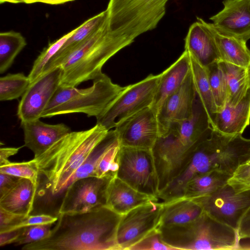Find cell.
I'll return each instance as SVG.
<instances>
[{
    "instance_id": "obj_1",
    "label": "cell",
    "mask_w": 250,
    "mask_h": 250,
    "mask_svg": "<svg viewBox=\"0 0 250 250\" xmlns=\"http://www.w3.org/2000/svg\"><path fill=\"white\" fill-rule=\"evenodd\" d=\"M46 238L22 250H120L117 239L122 215L106 206L89 211L58 214Z\"/></svg>"
},
{
    "instance_id": "obj_2",
    "label": "cell",
    "mask_w": 250,
    "mask_h": 250,
    "mask_svg": "<svg viewBox=\"0 0 250 250\" xmlns=\"http://www.w3.org/2000/svg\"><path fill=\"white\" fill-rule=\"evenodd\" d=\"M211 129L208 116L197 95L191 116L173 124L165 135L158 137L152 149L159 191L180 173Z\"/></svg>"
},
{
    "instance_id": "obj_3",
    "label": "cell",
    "mask_w": 250,
    "mask_h": 250,
    "mask_svg": "<svg viewBox=\"0 0 250 250\" xmlns=\"http://www.w3.org/2000/svg\"><path fill=\"white\" fill-rule=\"evenodd\" d=\"M108 131L98 124L86 130L71 131L31 160L39 175L47 180L52 195L63 193L70 177Z\"/></svg>"
},
{
    "instance_id": "obj_4",
    "label": "cell",
    "mask_w": 250,
    "mask_h": 250,
    "mask_svg": "<svg viewBox=\"0 0 250 250\" xmlns=\"http://www.w3.org/2000/svg\"><path fill=\"white\" fill-rule=\"evenodd\" d=\"M134 41L110 31L108 19L93 33L81 42L61 65L60 86L76 87L103 74L105 62Z\"/></svg>"
},
{
    "instance_id": "obj_5",
    "label": "cell",
    "mask_w": 250,
    "mask_h": 250,
    "mask_svg": "<svg viewBox=\"0 0 250 250\" xmlns=\"http://www.w3.org/2000/svg\"><path fill=\"white\" fill-rule=\"evenodd\" d=\"M163 241L176 250H240L238 231L204 212L183 225L158 228Z\"/></svg>"
},
{
    "instance_id": "obj_6",
    "label": "cell",
    "mask_w": 250,
    "mask_h": 250,
    "mask_svg": "<svg viewBox=\"0 0 250 250\" xmlns=\"http://www.w3.org/2000/svg\"><path fill=\"white\" fill-rule=\"evenodd\" d=\"M168 0H110L106 10L110 31L132 41L155 28Z\"/></svg>"
},
{
    "instance_id": "obj_7",
    "label": "cell",
    "mask_w": 250,
    "mask_h": 250,
    "mask_svg": "<svg viewBox=\"0 0 250 250\" xmlns=\"http://www.w3.org/2000/svg\"><path fill=\"white\" fill-rule=\"evenodd\" d=\"M114 83L106 75L103 73L93 80L92 85L80 89L68 101L43 112L42 118L74 113H82L88 117H100L125 89Z\"/></svg>"
},
{
    "instance_id": "obj_8",
    "label": "cell",
    "mask_w": 250,
    "mask_h": 250,
    "mask_svg": "<svg viewBox=\"0 0 250 250\" xmlns=\"http://www.w3.org/2000/svg\"><path fill=\"white\" fill-rule=\"evenodd\" d=\"M160 74L149 75L139 82L126 86L105 111L97 119V124L110 130L141 110L151 106Z\"/></svg>"
},
{
    "instance_id": "obj_9",
    "label": "cell",
    "mask_w": 250,
    "mask_h": 250,
    "mask_svg": "<svg viewBox=\"0 0 250 250\" xmlns=\"http://www.w3.org/2000/svg\"><path fill=\"white\" fill-rule=\"evenodd\" d=\"M116 176L137 190L158 198L159 180L152 150L121 146Z\"/></svg>"
},
{
    "instance_id": "obj_10",
    "label": "cell",
    "mask_w": 250,
    "mask_h": 250,
    "mask_svg": "<svg viewBox=\"0 0 250 250\" xmlns=\"http://www.w3.org/2000/svg\"><path fill=\"white\" fill-rule=\"evenodd\" d=\"M192 200L211 217L238 231L250 208V190L238 191L227 183L208 195Z\"/></svg>"
},
{
    "instance_id": "obj_11",
    "label": "cell",
    "mask_w": 250,
    "mask_h": 250,
    "mask_svg": "<svg viewBox=\"0 0 250 250\" xmlns=\"http://www.w3.org/2000/svg\"><path fill=\"white\" fill-rule=\"evenodd\" d=\"M113 178L91 176L75 181L63 192L58 214L85 212L106 206L108 188Z\"/></svg>"
},
{
    "instance_id": "obj_12",
    "label": "cell",
    "mask_w": 250,
    "mask_h": 250,
    "mask_svg": "<svg viewBox=\"0 0 250 250\" xmlns=\"http://www.w3.org/2000/svg\"><path fill=\"white\" fill-rule=\"evenodd\" d=\"M163 203L152 201L122 215L117 234L120 250L129 248L159 227Z\"/></svg>"
},
{
    "instance_id": "obj_13",
    "label": "cell",
    "mask_w": 250,
    "mask_h": 250,
    "mask_svg": "<svg viewBox=\"0 0 250 250\" xmlns=\"http://www.w3.org/2000/svg\"><path fill=\"white\" fill-rule=\"evenodd\" d=\"M61 66L42 74L31 82L19 103L17 116L21 122L42 118V115L60 84Z\"/></svg>"
},
{
    "instance_id": "obj_14",
    "label": "cell",
    "mask_w": 250,
    "mask_h": 250,
    "mask_svg": "<svg viewBox=\"0 0 250 250\" xmlns=\"http://www.w3.org/2000/svg\"><path fill=\"white\" fill-rule=\"evenodd\" d=\"M114 130L121 146L152 150L160 136L157 113L150 106L121 122Z\"/></svg>"
},
{
    "instance_id": "obj_15",
    "label": "cell",
    "mask_w": 250,
    "mask_h": 250,
    "mask_svg": "<svg viewBox=\"0 0 250 250\" xmlns=\"http://www.w3.org/2000/svg\"><path fill=\"white\" fill-rule=\"evenodd\" d=\"M196 95L190 70L182 84L166 99L157 112L160 136L165 135L174 123L191 116Z\"/></svg>"
},
{
    "instance_id": "obj_16",
    "label": "cell",
    "mask_w": 250,
    "mask_h": 250,
    "mask_svg": "<svg viewBox=\"0 0 250 250\" xmlns=\"http://www.w3.org/2000/svg\"><path fill=\"white\" fill-rule=\"evenodd\" d=\"M224 8L210 18L221 33L247 42L250 39V0H224Z\"/></svg>"
},
{
    "instance_id": "obj_17",
    "label": "cell",
    "mask_w": 250,
    "mask_h": 250,
    "mask_svg": "<svg viewBox=\"0 0 250 250\" xmlns=\"http://www.w3.org/2000/svg\"><path fill=\"white\" fill-rule=\"evenodd\" d=\"M185 48L189 55L204 67L220 62L219 51L208 22L197 17L185 39Z\"/></svg>"
},
{
    "instance_id": "obj_18",
    "label": "cell",
    "mask_w": 250,
    "mask_h": 250,
    "mask_svg": "<svg viewBox=\"0 0 250 250\" xmlns=\"http://www.w3.org/2000/svg\"><path fill=\"white\" fill-rule=\"evenodd\" d=\"M21 126L24 135V146L33 152L34 157L71 131L64 124H48L40 119L21 122Z\"/></svg>"
},
{
    "instance_id": "obj_19",
    "label": "cell",
    "mask_w": 250,
    "mask_h": 250,
    "mask_svg": "<svg viewBox=\"0 0 250 250\" xmlns=\"http://www.w3.org/2000/svg\"><path fill=\"white\" fill-rule=\"evenodd\" d=\"M250 124V88L236 105L226 104L215 116L211 127L227 135L242 134Z\"/></svg>"
},
{
    "instance_id": "obj_20",
    "label": "cell",
    "mask_w": 250,
    "mask_h": 250,
    "mask_svg": "<svg viewBox=\"0 0 250 250\" xmlns=\"http://www.w3.org/2000/svg\"><path fill=\"white\" fill-rule=\"evenodd\" d=\"M159 199L134 189L117 176L109 185L106 206L123 215L133 208Z\"/></svg>"
},
{
    "instance_id": "obj_21",
    "label": "cell",
    "mask_w": 250,
    "mask_h": 250,
    "mask_svg": "<svg viewBox=\"0 0 250 250\" xmlns=\"http://www.w3.org/2000/svg\"><path fill=\"white\" fill-rule=\"evenodd\" d=\"M191 70L188 52L185 50L180 57L160 74L151 107L157 114L164 101L182 84Z\"/></svg>"
},
{
    "instance_id": "obj_22",
    "label": "cell",
    "mask_w": 250,
    "mask_h": 250,
    "mask_svg": "<svg viewBox=\"0 0 250 250\" xmlns=\"http://www.w3.org/2000/svg\"><path fill=\"white\" fill-rule=\"evenodd\" d=\"M37 188L30 180L20 178L15 186L0 197V207L28 216L33 210Z\"/></svg>"
},
{
    "instance_id": "obj_23",
    "label": "cell",
    "mask_w": 250,
    "mask_h": 250,
    "mask_svg": "<svg viewBox=\"0 0 250 250\" xmlns=\"http://www.w3.org/2000/svg\"><path fill=\"white\" fill-rule=\"evenodd\" d=\"M107 19L108 12L106 9L89 18L77 27L75 33L47 64L42 74L61 66L74 49L96 31Z\"/></svg>"
},
{
    "instance_id": "obj_24",
    "label": "cell",
    "mask_w": 250,
    "mask_h": 250,
    "mask_svg": "<svg viewBox=\"0 0 250 250\" xmlns=\"http://www.w3.org/2000/svg\"><path fill=\"white\" fill-rule=\"evenodd\" d=\"M208 25L214 37L220 62L250 67V50L247 46V42L221 33L212 23H208Z\"/></svg>"
},
{
    "instance_id": "obj_25",
    "label": "cell",
    "mask_w": 250,
    "mask_h": 250,
    "mask_svg": "<svg viewBox=\"0 0 250 250\" xmlns=\"http://www.w3.org/2000/svg\"><path fill=\"white\" fill-rule=\"evenodd\" d=\"M162 203L163 209L159 228L189 223L204 212L202 207L190 199L181 197Z\"/></svg>"
},
{
    "instance_id": "obj_26",
    "label": "cell",
    "mask_w": 250,
    "mask_h": 250,
    "mask_svg": "<svg viewBox=\"0 0 250 250\" xmlns=\"http://www.w3.org/2000/svg\"><path fill=\"white\" fill-rule=\"evenodd\" d=\"M219 64L227 83L228 97L226 104L236 105L250 88V67L246 68L223 62H219Z\"/></svg>"
},
{
    "instance_id": "obj_27",
    "label": "cell",
    "mask_w": 250,
    "mask_h": 250,
    "mask_svg": "<svg viewBox=\"0 0 250 250\" xmlns=\"http://www.w3.org/2000/svg\"><path fill=\"white\" fill-rule=\"evenodd\" d=\"M230 177L216 170L198 175L188 182L182 197L194 199L208 195L226 184Z\"/></svg>"
},
{
    "instance_id": "obj_28",
    "label": "cell",
    "mask_w": 250,
    "mask_h": 250,
    "mask_svg": "<svg viewBox=\"0 0 250 250\" xmlns=\"http://www.w3.org/2000/svg\"><path fill=\"white\" fill-rule=\"evenodd\" d=\"M189 57L196 92L208 116L212 127L218 110L211 92L207 69L190 55Z\"/></svg>"
},
{
    "instance_id": "obj_29",
    "label": "cell",
    "mask_w": 250,
    "mask_h": 250,
    "mask_svg": "<svg viewBox=\"0 0 250 250\" xmlns=\"http://www.w3.org/2000/svg\"><path fill=\"white\" fill-rule=\"evenodd\" d=\"M27 45L21 33L10 31L0 33V73L3 74L13 64L17 55Z\"/></svg>"
},
{
    "instance_id": "obj_30",
    "label": "cell",
    "mask_w": 250,
    "mask_h": 250,
    "mask_svg": "<svg viewBox=\"0 0 250 250\" xmlns=\"http://www.w3.org/2000/svg\"><path fill=\"white\" fill-rule=\"evenodd\" d=\"M30 81L22 73L8 74L0 78V101L17 99L21 97Z\"/></svg>"
},
{
    "instance_id": "obj_31",
    "label": "cell",
    "mask_w": 250,
    "mask_h": 250,
    "mask_svg": "<svg viewBox=\"0 0 250 250\" xmlns=\"http://www.w3.org/2000/svg\"><path fill=\"white\" fill-rule=\"evenodd\" d=\"M208 81L218 111L225 105L228 97V90L224 73L219 62L206 67Z\"/></svg>"
},
{
    "instance_id": "obj_32",
    "label": "cell",
    "mask_w": 250,
    "mask_h": 250,
    "mask_svg": "<svg viewBox=\"0 0 250 250\" xmlns=\"http://www.w3.org/2000/svg\"><path fill=\"white\" fill-rule=\"evenodd\" d=\"M76 29L77 28L50 43L47 47L42 50L35 60L28 75L30 83L36 80L42 74L50 60L61 48L69 38L75 33Z\"/></svg>"
},
{
    "instance_id": "obj_33",
    "label": "cell",
    "mask_w": 250,
    "mask_h": 250,
    "mask_svg": "<svg viewBox=\"0 0 250 250\" xmlns=\"http://www.w3.org/2000/svg\"><path fill=\"white\" fill-rule=\"evenodd\" d=\"M119 140L111 146L104 154L98 164L96 177L117 176L119 169V156L120 148Z\"/></svg>"
},
{
    "instance_id": "obj_34",
    "label": "cell",
    "mask_w": 250,
    "mask_h": 250,
    "mask_svg": "<svg viewBox=\"0 0 250 250\" xmlns=\"http://www.w3.org/2000/svg\"><path fill=\"white\" fill-rule=\"evenodd\" d=\"M0 173L28 179L38 187L39 174L31 160L20 163L10 162L0 166Z\"/></svg>"
},
{
    "instance_id": "obj_35",
    "label": "cell",
    "mask_w": 250,
    "mask_h": 250,
    "mask_svg": "<svg viewBox=\"0 0 250 250\" xmlns=\"http://www.w3.org/2000/svg\"><path fill=\"white\" fill-rule=\"evenodd\" d=\"M52 225H34L21 228V232L15 242L16 246L36 242L48 236Z\"/></svg>"
},
{
    "instance_id": "obj_36",
    "label": "cell",
    "mask_w": 250,
    "mask_h": 250,
    "mask_svg": "<svg viewBox=\"0 0 250 250\" xmlns=\"http://www.w3.org/2000/svg\"><path fill=\"white\" fill-rule=\"evenodd\" d=\"M129 250H176L165 243L162 239L160 232L157 229L147 235Z\"/></svg>"
},
{
    "instance_id": "obj_37",
    "label": "cell",
    "mask_w": 250,
    "mask_h": 250,
    "mask_svg": "<svg viewBox=\"0 0 250 250\" xmlns=\"http://www.w3.org/2000/svg\"><path fill=\"white\" fill-rule=\"evenodd\" d=\"M227 183L238 191L250 190V164L245 163L239 166Z\"/></svg>"
},
{
    "instance_id": "obj_38",
    "label": "cell",
    "mask_w": 250,
    "mask_h": 250,
    "mask_svg": "<svg viewBox=\"0 0 250 250\" xmlns=\"http://www.w3.org/2000/svg\"><path fill=\"white\" fill-rule=\"evenodd\" d=\"M27 216L7 210L0 207V233L14 230Z\"/></svg>"
},
{
    "instance_id": "obj_39",
    "label": "cell",
    "mask_w": 250,
    "mask_h": 250,
    "mask_svg": "<svg viewBox=\"0 0 250 250\" xmlns=\"http://www.w3.org/2000/svg\"><path fill=\"white\" fill-rule=\"evenodd\" d=\"M58 217L47 214L29 215L25 218L21 222L17 225L14 230L23 227L42 225H52L56 223Z\"/></svg>"
},
{
    "instance_id": "obj_40",
    "label": "cell",
    "mask_w": 250,
    "mask_h": 250,
    "mask_svg": "<svg viewBox=\"0 0 250 250\" xmlns=\"http://www.w3.org/2000/svg\"><path fill=\"white\" fill-rule=\"evenodd\" d=\"M19 178H20L0 173V197L6 194L15 186Z\"/></svg>"
},
{
    "instance_id": "obj_41",
    "label": "cell",
    "mask_w": 250,
    "mask_h": 250,
    "mask_svg": "<svg viewBox=\"0 0 250 250\" xmlns=\"http://www.w3.org/2000/svg\"><path fill=\"white\" fill-rule=\"evenodd\" d=\"M238 232L240 240L250 238V208L241 219L238 227Z\"/></svg>"
},
{
    "instance_id": "obj_42",
    "label": "cell",
    "mask_w": 250,
    "mask_h": 250,
    "mask_svg": "<svg viewBox=\"0 0 250 250\" xmlns=\"http://www.w3.org/2000/svg\"><path fill=\"white\" fill-rule=\"evenodd\" d=\"M21 229L0 233V246L15 243L20 232Z\"/></svg>"
},
{
    "instance_id": "obj_43",
    "label": "cell",
    "mask_w": 250,
    "mask_h": 250,
    "mask_svg": "<svg viewBox=\"0 0 250 250\" xmlns=\"http://www.w3.org/2000/svg\"><path fill=\"white\" fill-rule=\"evenodd\" d=\"M22 147H1L0 148V166L10 163L9 158L16 154Z\"/></svg>"
},
{
    "instance_id": "obj_44",
    "label": "cell",
    "mask_w": 250,
    "mask_h": 250,
    "mask_svg": "<svg viewBox=\"0 0 250 250\" xmlns=\"http://www.w3.org/2000/svg\"><path fill=\"white\" fill-rule=\"evenodd\" d=\"M74 0H32L31 4L36 2H42L51 5H57L64 3Z\"/></svg>"
},
{
    "instance_id": "obj_45",
    "label": "cell",
    "mask_w": 250,
    "mask_h": 250,
    "mask_svg": "<svg viewBox=\"0 0 250 250\" xmlns=\"http://www.w3.org/2000/svg\"><path fill=\"white\" fill-rule=\"evenodd\" d=\"M32 0H0V3L4 2H9L12 3H24L26 4H31Z\"/></svg>"
},
{
    "instance_id": "obj_46",
    "label": "cell",
    "mask_w": 250,
    "mask_h": 250,
    "mask_svg": "<svg viewBox=\"0 0 250 250\" xmlns=\"http://www.w3.org/2000/svg\"><path fill=\"white\" fill-rule=\"evenodd\" d=\"M240 250H250V245H246L244 247L241 246Z\"/></svg>"
},
{
    "instance_id": "obj_47",
    "label": "cell",
    "mask_w": 250,
    "mask_h": 250,
    "mask_svg": "<svg viewBox=\"0 0 250 250\" xmlns=\"http://www.w3.org/2000/svg\"><path fill=\"white\" fill-rule=\"evenodd\" d=\"M250 164V160L247 163Z\"/></svg>"
},
{
    "instance_id": "obj_48",
    "label": "cell",
    "mask_w": 250,
    "mask_h": 250,
    "mask_svg": "<svg viewBox=\"0 0 250 250\" xmlns=\"http://www.w3.org/2000/svg\"></svg>"
}]
</instances>
